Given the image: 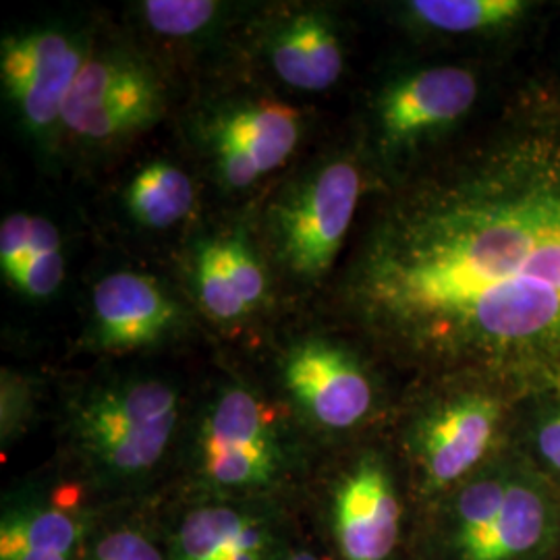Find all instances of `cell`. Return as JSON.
<instances>
[{"mask_svg":"<svg viewBox=\"0 0 560 560\" xmlns=\"http://www.w3.org/2000/svg\"><path fill=\"white\" fill-rule=\"evenodd\" d=\"M145 23L162 36H191L208 27L221 11L214 0H148L143 2Z\"/></svg>","mask_w":560,"mask_h":560,"instance_id":"22","label":"cell"},{"mask_svg":"<svg viewBox=\"0 0 560 560\" xmlns=\"http://www.w3.org/2000/svg\"><path fill=\"white\" fill-rule=\"evenodd\" d=\"M179 420V395L161 381L96 388L75 411V439L98 469L119 478L150 471L162 459Z\"/></svg>","mask_w":560,"mask_h":560,"instance_id":"2","label":"cell"},{"mask_svg":"<svg viewBox=\"0 0 560 560\" xmlns=\"http://www.w3.org/2000/svg\"><path fill=\"white\" fill-rule=\"evenodd\" d=\"M201 474L224 490H258L279 478L282 469L275 421L249 390L226 388L201 423Z\"/></svg>","mask_w":560,"mask_h":560,"instance_id":"4","label":"cell"},{"mask_svg":"<svg viewBox=\"0 0 560 560\" xmlns=\"http://www.w3.org/2000/svg\"><path fill=\"white\" fill-rule=\"evenodd\" d=\"M559 506L541 481L513 474L494 527L460 560H532L557 534Z\"/></svg>","mask_w":560,"mask_h":560,"instance_id":"13","label":"cell"},{"mask_svg":"<svg viewBox=\"0 0 560 560\" xmlns=\"http://www.w3.org/2000/svg\"><path fill=\"white\" fill-rule=\"evenodd\" d=\"M196 287L203 310L217 320H237L249 312L224 260L222 241H212L201 247L196 258Z\"/></svg>","mask_w":560,"mask_h":560,"instance_id":"21","label":"cell"},{"mask_svg":"<svg viewBox=\"0 0 560 560\" xmlns=\"http://www.w3.org/2000/svg\"><path fill=\"white\" fill-rule=\"evenodd\" d=\"M34 235V217L15 212L9 214L0 224V268L2 275L11 280L30 258Z\"/></svg>","mask_w":560,"mask_h":560,"instance_id":"24","label":"cell"},{"mask_svg":"<svg viewBox=\"0 0 560 560\" xmlns=\"http://www.w3.org/2000/svg\"><path fill=\"white\" fill-rule=\"evenodd\" d=\"M536 448L541 460L560 474V402H557L538 423Z\"/></svg>","mask_w":560,"mask_h":560,"instance_id":"26","label":"cell"},{"mask_svg":"<svg viewBox=\"0 0 560 560\" xmlns=\"http://www.w3.org/2000/svg\"><path fill=\"white\" fill-rule=\"evenodd\" d=\"M409 11L428 27L467 34L513 23L527 4L523 0H416Z\"/></svg>","mask_w":560,"mask_h":560,"instance_id":"19","label":"cell"},{"mask_svg":"<svg viewBox=\"0 0 560 560\" xmlns=\"http://www.w3.org/2000/svg\"><path fill=\"white\" fill-rule=\"evenodd\" d=\"M284 560H320L316 555H312V552H307V550H301V552H293V555H289Z\"/></svg>","mask_w":560,"mask_h":560,"instance_id":"27","label":"cell"},{"mask_svg":"<svg viewBox=\"0 0 560 560\" xmlns=\"http://www.w3.org/2000/svg\"><path fill=\"white\" fill-rule=\"evenodd\" d=\"M162 90L154 73L127 55L83 62L62 110V125L88 141L127 138L159 119Z\"/></svg>","mask_w":560,"mask_h":560,"instance_id":"5","label":"cell"},{"mask_svg":"<svg viewBox=\"0 0 560 560\" xmlns=\"http://www.w3.org/2000/svg\"><path fill=\"white\" fill-rule=\"evenodd\" d=\"M80 42L59 30L9 36L0 48V75L25 127L44 136L57 122L85 62Z\"/></svg>","mask_w":560,"mask_h":560,"instance_id":"6","label":"cell"},{"mask_svg":"<svg viewBox=\"0 0 560 560\" xmlns=\"http://www.w3.org/2000/svg\"><path fill=\"white\" fill-rule=\"evenodd\" d=\"M400 502L386 467L360 460L335 494V536L345 560H388L397 548Z\"/></svg>","mask_w":560,"mask_h":560,"instance_id":"11","label":"cell"},{"mask_svg":"<svg viewBox=\"0 0 560 560\" xmlns=\"http://www.w3.org/2000/svg\"><path fill=\"white\" fill-rule=\"evenodd\" d=\"M284 384L301 409L324 428L347 430L372 409V384L347 351L326 340L298 345L284 361Z\"/></svg>","mask_w":560,"mask_h":560,"instance_id":"9","label":"cell"},{"mask_svg":"<svg viewBox=\"0 0 560 560\" xmlns=\"http://www.w3.org/2000/svg\"><path fill=\"white\" fill-rule=\"evenodd\" d=\"M300 115L280 102H243L208 125V141L222 180L233 189L279 168L300 143Z\"/></svg>","mask_w":560,"mask_h":560,"instance_id":"8","label":"cell"},{"mask_svg":"<svg viewBox=\"0 0 560 560\" xmlns=\"http://www.w3.org/2000/svg\"><path fill=\"white\" fill-rule=\"evenodd\" d=\"M501 402L483 393L442 400L416 425L411 448L423 488L441 492L480 465L501 425Z\"/></svg>","mask_w":560,"mask_h":560,"instance_id":"7","label":"cell"},{"mask_svg":"<svg viewBox=\"0 0 560 560\" xmlns=\"http://www.w3.org/2000/svg\"><path fill=\"white\" fill-rule=\"evenodd\" d=\"M478 98V80L460 67H434L395 81L378 106L382 141L407 145L459 120Z\"/></svg>","mask_w":560,"mask_h":560,"instance_id":"10","label":"cell"},{"mask_svg":"<svg viewBox=\"0 0 560 560\" xmlns=\"http://www.w3.org/2000/svg\"><path fill=\"white\" fill-rule=\"evenodd\" d=\"M347 303L428 358L560 360L559 166L486 168L400 201L355 261Z\"/></svg>","mask_w":560,"mask_h":560,"instance_id":"1","label":"cell"},{"mask_svg":"<svg viewBox=\"0 0 560 560\" xmlns=\"http://www.w3.org/2000/svg\"><path fill=\"white\" fill-rule=\"evenodd\" d=\"M62 279H65V258L60 249L59 229L55 226V222L44 217H34L30 258L21 266L20 272L11 279V284L18 287L27 298L44 300V298H50L55 291H59Z\"/></svg>","mask_w":560,"mask_h":560,"instance_id":"20","label":"cell"},{"mask_svg":"<svg viewBox=\"0 0 560 560\" xmlns=\"http://www.w3.org/2000/svg\"><path fill=\"white\" fill-rule=\"evenodd\" d=\"M224 260L229 264L233 282L249 312L260 305L266 295V275L249 245L241 237L222 240Z\"/></svg>","mask_w":560,"mask_h":560,"instance_id":"23","label":"cell"},{"mask_svg":"<svg viewBox=\"0 0 560 560\" xmlns=\"http://www.w3.org/2000/svg\"><path fill=\"white\" fill-rule=\"evenodd\" d=\"M361 196L360 171L328 162L298 183L272 210V235L282 264L303 280L330 270L353 222Z\"/></svg>","mask_w":560,"mask_h":560,"instance_id":"3","label":"cell"},{"mask_svg":"<svg viewBox=\"0 0 560 560\" xmlns=\"http://www.w3.org/2000/svg\"><path fill=\"white\" fill-rule=\"evenodd\" d=\"M515 471L494 469L460 488L451 511V546L463 559L494 527Z\"/></svg>","mask_w":560,"mask_h":560,"instance_id":"18","label":"cell"},{"mask_svg":"<svg viewBox=\"0 0 560 560\" xmlns=\"http://www.w3.org/2000/svg\"><path fill=\"white\" fill-rule=\"evenodd\" d=\"M88 560H164L159 548L140 532L117 529L96 541Z\"/></svg>","mask_w":560,"mask_h":560,"instance_id":"25","label":"cell"},{"mask_svg":"<svg viewBox=\"0 0 560 560\" xmlns=\"http://www.w3.org/2000/svg\"><path fill=\"white\" fill-rule=\"evenodd\" d=\"M96 339L106 349H138L164 339L179 318V307L156 280L138 272H115L94 287Z\"/></svg>","mask_w":560,"mask_h":560,"instance_id":"12","label":"cell"},{"mask_svg":"<svg viewBox=\"0 0 560 560\" xmlns=\"http://www.w3.org/2000/svg\"><path fill=\"white\" fill-rule=\"evenodd\" d=\"M196 201L194 183L168 162L143 166L127 189L129 214L141 226L168 229L183 221Z\"/></svg>","mask_w":560,"mask_h":560,"instance_id":"17","label":"cell"},{"mask_svg":"<svg viewBox=\"0 0 560 560\" xmlns=\"http://www.w3.org/2000/svg\"><path fill=\"white\" fill-rule=\"evenodd\" d=\"M266 521L233 506H201L180 521L173 560H280ZM284 560V559H282Z\"/></svg>","mask_w":560,"mask_h":560,"instance_id":"14","label":"cell"},{"mask_svg":"<svg viewBox=\"0 0 560 560\" xmlns=\"http://www.w3.org/2000/svg\"><path fill=\"white\" fill-rule=\"evenodd\" d=\"M81 521L73 511L23 502L4 511L0 525V560H75Z\"/></svg>","mask_w":560,"mask_h":560,"instance_id":"16","label":"cell"},{"mask_svg":"<svg viewBox=\"0 0 560 560\" xmlns=\"http://www.w3.org/2000/svg\"><path fill=\"white\" fill-rule=\"evenodd\" d=\"M268 57L280 80L305 92L332 88L345 67L339 36L320 13L287 21L270 40Z\"/></svg>","mask_w":560,"mask_h":560,"instance_id":"15","label":"cell"}]
</instances>
